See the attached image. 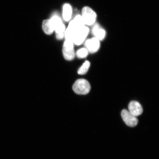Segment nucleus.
Segmentation results:
<instances>
[{"mask_svg":"<svg viewBox=\"0 0 159 159\" xmlns=\"http://www.w3.org/2000/svg\"><path fill=\"white\" fill-rule=\"evenodd\" d=\"M67 29L70 33L73 42L77 45H81L84 42L89 32L87 26L75 24L72 20L70 22Z\"/></svg>","mask_w":159,"mask_h":159,"instance_id":"nucleus-1","label":"nucleus"},{"mask_svg":"<svg viewBox=\"0 0 159 159\" xmlns=\"http://www.w3.org/2000/svg\"><path fill=\"white\" fill-rule=\"evenodd\" d=\"M72 89L74 92L79 95H85L91 90V85L86 80L81 79L77 80L73 85Z\"/></svg>","mask_w":159,"mask_h":159,"instance_id":"nucleus-2","label":"nucleus"},{"mask_svg":"<svg viewBox=\"0 0 159 159\" xmlns=\"http://www.w3.org/2000/svg\"><path fill=\"white\" fill-rule=\"evenodd\" d=\"M83 21L85 25L89 26L94 25L96 23L97 15L91 7H85L82 10V15Z\"/></svg>","mask_w":159,"mask_h":159,"instance_id":"nucleus-3","label":"nucleus"},{"mask_svg":"<svg viewBox=\"0 0 159 159\" xmlns=\"http://www.w3.org/2000/svg\"><path fill=\"white\" fill-rule=\"evenodd\" d=\"M74 43L72 41L65 40L63 46V54L64 58L67 61L74 59L75 56Z\"/></svg>","mask_w":159,"mask_h":159,"instance_id":"nucleus-4","label":"nucleus"},{"mask_svg":"<svg viewBox=\"0 0 159 159\" xmlns=\"http://www.w3.org/2000/svg\"><path fill=\"white\" fill-rule=\"evenodd\" d=\"M84 48L91 53H96L100 48V41L95 37L86 40L84 42Z\"/></svg>","mask_w":159,"mask_h":159,"instance_id":"nucleus-5","label":"nucleus"},{"mask_svg":"<svg viewBox=\"0 0 159 159\" xmlns=\"http://www.w3.org/2000/svg\"><path fill=\"white\" fill-rule=\"evenodd\" d=\"M121 116L124 122L129 127H135L138 124V119L137 117L126 109H124L122 111Z\"/></svg>","mask_w":159,"mask_h":159,"instance_id":"nucleus-6","label":"nucleus"},{"mask_svg":"<svg viewBox=\"0 0 159 159\" xmlns=\"http://www.w3.org/2000/svg\"><path fill=\"white\" fill-rule=\"evenodd\" d=\"M128 111L131 114L136 117L142 114L143 112L142 105L136 101H131L128 105Z\"/></svg>","mask_w":159,"mask_h":159,"instance_id":"nucleus-7","label":"nucleus"},{"mask_svg":"<svg viewBox=\"0 0 159 159\" xmlns=\"http://www.w3.org/2000/svg\"><path fill=\"white\" fill-rule=\"evenodd\" d=\"M93 25L94 26L92 29V32L94 37L100 41L103 40L106 37V31L98 23H95Z\"/></svg>","mask_w":159,"mask_h":159,"instance_id":"nucleus-8","label":"nucleus"},{"mask_svg":"<svg viewBox=\"0 0 159 159\" xmlns=\"http://www.w3.org/2000/svg\"><path fill=\"white\" fill-rule=\"evenodd\" d=\"M66 27L62 21L56 25L55 28L56 36L58 40L62 39L65 37Z\"/></svg>","mask_w":159,"mask_h":159,"instance_id":"nucleus-9","label":"nucleus"},{"mask_svg":"<svg viewBox=\"0 0 159 159\" xmlns=\"http://www.w3.org/2000/svg\"><path fill=\"white\" fill-rule=\"evenodd\" d=\"M72 14V8L69 3H65L63 6V17L66 21L70 20Z\"/></svg>","mask_w":159,"mask_h":159,"instance_id":"nucleus-10","label":"nucleus"},{"mask_svg":"<svg viewBox=\"0 0 159 159\" xmlns=\"http://www.w3.org/2000/svg\"><path fill=\"white\" fill-rule=\"evenodd\" d=\"M42 29L43 32L48 35H51L54 31L50 19L45 20L43 21Z\"/></svg>","mask_w":159,"mask_h":159,"instance_id":"nucleus-11","label":"nucleus"},{"mask_svg":"<svg viewBox=\"0 0 159 159\" xmlns=\"http://www.w3.org/2000/svg\"><path fill=\"white\" fill-rule=\"evenodd\" d=\"M90 66V63L89 62V61H85L78 70V74L80 75H84L86 74L88 72Z\"/></svg>","mask_w":159,"mask_h":159,"instance_id":"nucleus-12","label":"nucleus"},{"mask_svg":"<svg viewBox=\"0 0 159 159\" xmlns=\"http://www.w3.org/2000/svg\"><path fill=\"white\" fill-rule=\"evenodd\" d=\"M89 53L88 50L85 48H83L79 49L75 53V55L79 59H83L87 57Z\"/></svg>","mask_w":159,"mask_h":159,"instance_id":"nucleus-13","label":"nucleus"}]
</instances>
